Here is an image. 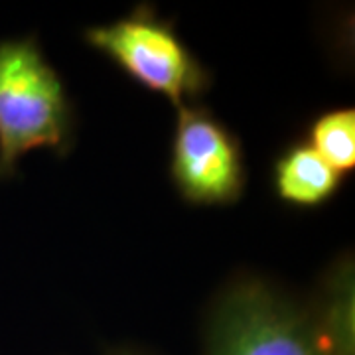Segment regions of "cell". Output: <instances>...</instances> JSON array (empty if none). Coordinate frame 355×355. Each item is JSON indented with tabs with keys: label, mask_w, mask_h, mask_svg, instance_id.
Returning a JSON list of instances; mask_svg holds the SVG:
<instances>
[{
	"label": "cell",
	"mask_w": 355,
	"mask_h": 355,
	"mask_svg": "<svg viewBox=\"0 0 355 355\" xmlns=\"http://www.w3.org/2000/svg\"><path fill=\"white\" fill-rule=\"evenodd\" d=\"M73 140V105L38 40H0V182L16 176L28 153L65 156Z\"/></svg>",
	"instance_id": "1"
},
{
	"label": "cell",
	"mask_w": 355,
	"mask_h": 355,
	"mask_svg": "<svg viewBox=\"0 0 355 355\" xmlns=\"http://www.w3.org/2000/svg\"><path fill=\"white\" fill-rule=\"evenodd\" d=\"M203 355H328L308 302L261 277H237L205 318Z\"/></svg>",
	"instance_id": "2"
},
{
	"label": "cell",
	"mask_w": 355,
	"mask_h": 355,
	"mask_svg": "<svg viewBox=\"0 0 355 355\" xmlns=\"http://www.w3.org/2000/svg\"><path fill=\"white\" fill-rule=\"evenodd\" d=\"M83 40L139 85L166 97L176 109L198 103L211 87V71L178 36L176 26L160 18L148 4H139L109 24L91 26Z\"/></svg>",
	"instance_id": "3"
},
{
	"label": "cell",
	"mask_w": 355,
	"mask_h": 355,
	"mask_svg": "<svg viewBox=\"0 0 355 355\" xmlns=\"http://www.w3.org/2000/svg\"><path fill=\"white\" fill-rule=\"evenodd\" d=\"M170 148V178L191 205H231L247 184L239 137L207 107L190 103L176 109Z\"/></svg>",
	"instance_id": "4"
},
{
	"label": "cell",
	"mask_w": 355,
	"mask_h": 355,
	"mask_svg": "<svg viewBox=\"0 0 355 355\" xmlns=\"http://www.w3.org/2000/svg\"><path fill=\"white\" fill-rule=\"evenodd\" d=\"M343 176L334 170L308 142L286 146L275 162V191L294 207H318L330 202Z\"/></svg>",
	"instance_id": "5"
},
{
	"label": "cell",
	"mask_w": 355,
	"mask_h": 355,
	"mask_svg": "<svg viewBox=\"0 0 355 355\" xmlns=\"http://www.w3.org/2000/svg\"><path fill=\"white\" fill-rule=\"evenodd\" d=\"M308 304L328 355H355L354 261L349 254H343L330 266Z\"/></svg>",
	"instance_id": "6"
},
{
	"label": "cell",
	"mask_w": 355,
	"mask_h": 355,
	"mask_svg": "<svg viewBox=\"0 0 355 355\" xmlns=\"http://www.w3.org/2000/svg\"><path fill=\"white\" fill-rule=\"evenodd\" d=\"M340 174L355 168V111L330 109L310 123L306 140Z\"/></svg>",
	"instance_id": "7"
},
{
	"label": "cell",
	"mask_w": 355,
	"mask_h": 355,
	"mask_svg": "<svg viewBox=\"0 0 355 355\" xmlns=\"http://www.w3.org/2000/svg\"><path fill=\"white\" fill-rule=\"evenodd\" d=\"M109 355H148L144 354V352H140V349H132V347H121V349H114Z\"/></svg>",
	"instance_id": "8"
}]
</instances>
